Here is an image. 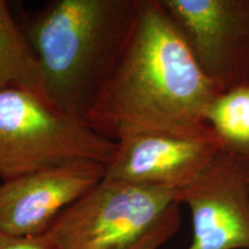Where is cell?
I'll return each mask as SVG.
<instances>
[{
  "mask_svg": "<svg viewBox=\"0 0 249 249\" xmlns=\"http://www.w3.org/2000/svg\"><path fill=\"white\" fill-rule=\"evenodd\" d=\"M220 91L204 74L160 0H140L116 67L87 118L112 141L138 133H197Z\"/></svg>",
  "mask_w": 249,
  "mask_h": 249,
  "instance_id": "1",
  "label": "cell"
},
{
  "mask_svg": "<svg viewBox=\"0 0 249 249\" xmlns=\"http://www.w3.org/2000/svg\"><path fill=\"white\" fill-rule=\"evenodd\" d=\"M139 1L52 0L21 23L48 101L87 120L128 40Z\"/></svg>",
  "mask_w": 249,
  "mask_h": 249,
  "instance_id": "2",
  "label": "cell"
},
{
  "mask_svg": "<svg viewBox=\"0 0 249 249\" xmlns=\"http://www.w3.org/2000/svg\"><path fill=\"white\" fill-rule=\"evenodd\" d=\"M117 142L38 93L0 91V180L74 161L110 163Z\"/></svg>",
  "mask_w": 249,
  "mask_h": 249,
  "instance_id": "3",
  "label": "cell"
},
{
  "mask_svg": "<svg viewBox=\"0 0 249 249\" xmlns=\"http://www.w3.org/2000/svg\"><path fill=\"white\" fill-rule=\"evenodd\" d=\"M174 191L104 178L67 207L44 234L55 249H124L176 203Z\"/></svg>",
  "mask_w": 249,
  "mask_h": 249,
  "instance_id": "4",
  "label": "cell"
},
{
  "mask_svg": "<svg viewBox=\"0 0 249 249\" xmlns=\"http://www.w3.org/2000/svg\"><path fill=\"white\" fill-rule=\"evenodd\" d=\"M216 88L249 86V0H160Z\"/></svg>",
  "mask_w": 249,
  "mask_h": 249,
  "instance_id": "5",
  "label": "cell"
},
{
  "mask_svg": "<svg viewBox=\"0 0 249 249\" xmlns=\"http://www.w3.org/2000/svg\"><path fill=\"white\" fill-rule=\"evenodd\" d=\"M104 178L178 192L224 150L213 130L138 133L118 140Z\"/></svg>",
  "mask_w": 249,
  "mask_h": 249,
  "instance_id": "6",
  "label": "cell"
},
{
  "mask_svg": "<svg viewBox=\"0 0 249 249\" xmlns=\"http://www.w3.org/2000/svg\"><path fill=\"white\" fill-rule=\"evenodd\" d=\"M176 203L192 214L193 238L186 249H249V187L235 155L219 152L176 193Z\"/></svg>",
  "mask_w": 249,
  "mask_h": 249,
  "instance_id": "7",
  "label": "cell"
},
{
  "mask_svg": "<svg viewBox=\"0 0 249 249\" xmlns=\"http://www.w3.org/2000/svg\"><path fill=\"white\" fill-rule=\"evenodd\" d=\"M107 167L74 161L0 180V233L43 234L62 211L102 181Z\"/></svg>",
  "mask_w": 249,
  "mask_h": 249,
  "instance_id": "8",
  "label": "cell"
},
{
  "mask_svg": "<svg viewBox=\"0 0 249 249\" xmlns=\"http://www.w3.org/2000/svg\"><path fill=\"white\" fill-rule=\"evenodd\" d=\"M9 88L29 90L44 97L35 52L7 2L0 0V91Z\"/></svg>",
  "mask_w": 249,
  "mask_h": 249,
  "instance_id": "9",
  "label": "cell"
},
{
  "mask_svg": "<svg viewBox=\"0 0 249 249\" xmlns=\"http://www.w3.org/2000/svg\"><path fill=\"white\" fill-rule=\"evenodd\" d=\"M205 123L236 157L249 156V86L219 92L205 111Z\"/></svg>",
  "mask_w": 249,
  "mask_h": 249,
  "instance_id": "10",
  "label": "cell"
},
{
  "mask_svg": "<svg viewBox=\"0 0 249 249\" xmlns=\"http://www.w3.org/2000/svg\"><path fill=\"white\" fill-rule=\"evenodd\" d=\"M179 207L178 203H174L147 234L124 249H158L166 244L180 229L181 214Z\"/></svg>",
  "mask_w": 249,
  "mask_h": 249,
  "instance_id": "11",
  "label": "cell"
},
{
  "mask_svg": "<svg viewBox=\"0 0 249 249\" xmlns=\"http://www.w3.org/2000/svg\"><path fill=\"white\" fill-rule=\"evenodd\" d=\"M0 249H55L44 233L33 236H15L0 233Z\"/></svg>",
  "mask_w": 249,
  "mask_h": 249,
  "instance_id": "12",
  "label": "cell"
},
{
  "mask_svg": "<svg viewBox=\"0 0 249 249\" xmlns=\"http://www.w3.org/2000/svg\"><path fill=\"white\" fill-rule=\"evenodd\" d=\"M238 158H239V157H238ZM239 160H240L242 166H244L246 180H247V183H248V187H249V156H248V157L239 158Z\"/></svg>",
  "mask_w": 249,
  "mask_h": 249,
  "instance_id": "13",
  "label": "cell"
}]
</instances>
